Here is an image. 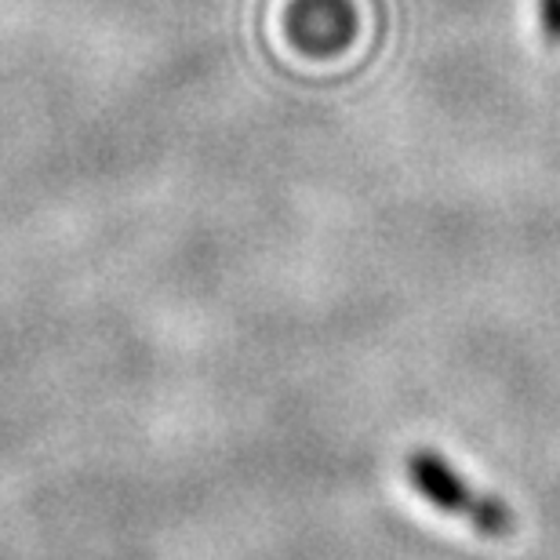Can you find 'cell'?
Listing matches in <instances>:
<instances>
[{
    "instance_id": "2",
    "label": "cell",
    "mask_w": 560,
    "mask_h": 560,
    "mask_svg": "<svg viewBox=\"0 0 560 560\" xmlns=\"http://www.w3.org/2000/svg\"><path fill=\"white\" fill-rule=\"evenodd\" d=\"M539 30L550 48H560V0H539Z\"/></svg>"
},
{
    "instance_id": "1",
    "label": "cell",
    "mask_w": 560,
    "mask_h": 560,
    "mask_svg": "<svg viewBox=\"0 0 560 560\" xmlns=\"http://www.w3.org/2000/svg\"><path fill=\"white\" fill-rule=\"evenodd\" d=\"M405 474L411 488L419 491V499L430 502L433 510L447 513V517L469 524L485 539H510L517 532V513H513L510 502L499 499L495 491L477 488L441 452H430V447L411 452L405 458Z\"/></svg>"
}]
</instances>
